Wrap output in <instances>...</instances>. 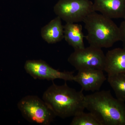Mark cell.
I'll use <instances>...</instances> for the list:
<instances>
[{"mask_svg": "<svg viewBox=\"0 0 125 125\" xmlns=\"http://www.w3.org/2000/svg\"><path fill=\"white\" fill-rule=\"evenodd\" d=\"M107 81L116 98L125 102V72L108 74Z\"/></svg>", "mask_w": 125, "mask_h": 125, "instance_id": "cell-13", "label": "cell"}, {"mask_svg": "<svg viewBox=\"0 0 125 125\" xmlns=\"http://www.w3.org/2000/svg\"><path fill=\"white\" fill-rule=\"evenodd\" d=\"M18 107L28 121L41 125H49L55 115L43 99L38 96L28 95L19 101Z\"/></svg>", "mask_w": 125, "mask_h": 125, "instance_id": "cell-4", "label": "cell"}, {"mask_svg": "<svg viewBox=\"0 0 125 125\" xmlns=\"http://www.w3.org/2000/svg\"><path fill=\"white\" fill-rule=\"evenodd\" d=\"M94 11L112 19L125 17V0H94Z\"/></svg>", "mask_w": 125, "mask_h": 125, "instance_id": "cell-9", "label": "cell"}, {"mask_svg": "<svg viewBox=\"0 0 125 125\" xmlns=\"http://www.w3.org/2000/svg\"><path fill=\"white\" fill-rule=\"evenodd\" d=\"M85 108L102 125H125V102L114 98L109 90L85 96Z\"/></svg>", "mask_w": 125, "mask_h": 125, "instance_id": "cell-2", "label": "cell"}, {"mask_svg": "<svg viewBox=\"0 0 125 125\" xmlns=\"http://www.w3.org/2000/svg\"><path fill=\"white\" fill-rule=\"evenodd\" d=\"M104 71L108 74L125 72V49L114 48L105 55Z\"/></svg>", "mask_w": 125, "mask_h": 125, "instance_id": "cell-10", "label": "cell"}, {"mask_svg": "<svg viewBox=\"0 0 125 125\" xmlns=\"http://www.w3.org/2000/svg\"><path fill=\"white\" fill-rule=\"evenodd\" d=\"M83 22L87 32L85 38L90 46L107 48L120 41L119 27L102 14L93 11Z\"/></svg>", "mask_w": 125, "mask_h": 125, "instance_id": "cell-3", "label": "cell"}, {"mask_svg": "<svg viewBox=\"0 0 125 125\" xmlns=\"http://www.w3.org/2000/svg\"><path fill=\"white\" fill-rule=\"evenodd\" d=\"M70 125H102L96 117L92 113L83 111L75 116L71 122Z\"/></svg>", "mask_w": 125, "mask_h": 125, "instance_id": "cell-14", "label": "cell"}, {"mask_svg": "<svg viewBox=\"0 0 125 125\" xmlns=\"http://www.w3.org/2000/svg\"><path fill=\"white\" fill-rule=\"evenodd\" d=\"M55 14L66 23H78L94 11L90 0H58L54 7Z\"/></svg>", "mask_w": 125, "mask_h": 125, "instance_id": "cell-5", "label": "cell"}, {"mask_svg": "<svg viewBox=\"0 0 125 125\" xmlns=\"http://www.w3.org/2000/svg\"><path fill=\"white\" fill-rule=\"evenodd\" d=\"M62 20L57 16L41 29V37L47 43L54 44L64 39V25Z\"/></svg>", "mask_w": 125, "mask_h": 125, "instance_id": "cell-11", "label": "cell"}, {"mask_svg": "<svg viewBox=\"0 0 125 125\" xmlns=\"http://www.w3.org/2000/svg\"><path fill=\"white\" fill-rule=\"evenodd\" d=\"M64 39L74 50L85 47L83 27L78 23H66L64 25Z\"/></svg>", "mask_w": 125, "mask_h": 125, "instance_id": "cell-12", "label": "cell"}, {"mask_svg": "<svg viewBox=\"0 0 125 125\" xmlns=\"http://www.w3.org/2000/svg\"><path fill=\"white\" fill-rule=\"evenodd\" d=\"M103 71L92 69L78 71L74 81L80 84L83 91L97 92L107 79Z\"/></svg>", "mask_w": 125, "mask_h": 125, "instance_id": "cell-8", "label": "cell"}, {"mask_svg": "<svg viewBox=\"0 0 125 125\" xmlns=\"http://www.w3.org/2000/svg\"><path fill=\"white\" fill-rule=\"evenodd\" d=\"M24 68L27 73L35 79L74 81L73 72L59 71L42 60H28L25 63Z\"/></svg>", "mask_w": 125, "mask_h": 125, "instance_id": "cell-7", "label": "cell"}, {"mask_svg": "<svg viewBox=\"0 0 125 125\" xmlns=\"http://www.w3.org/2000/svg\"><path fill=\"white\" fill-rule=\"evenodd\" d=\"M68 61L78 71L98 69L104 71L105 55L102 48L90 46L74 50Z\"/></svg>", "mask_w": 125, "mask_h": 125, "instance_id": "cell-6", "label": "cell"}, {"mask_svg": "<svg viewBox=\"0 0 125 125\" xmlns=\"http://www.w3.org/2000/svg\"><path fill=\"white\" fill-rule=\"evenodd\" d=\"M119 27L120 32V41L123 44V48L125 49V17Z\"/></svg>", "mask_w": 125, "mask_h": 125, "instance_id": "cell-15", "label": "cell"}, {"mask_svg": "<svg viewBox=\"0 0 125 125\" xmlns=\"http://www.w3.org/2000/svg\"><path fill=\"white\" fill-rule=\"evenodd\" d=\"M42 99L55 116L62 118L75 116L85 109L83 90L76 91L66 83L62 85L53 83L44 92Z\"/></svg>", "mask_w": 125, "mask_h": 125, "instance_id": "cell-1", "label": "cell"}]
</instances>
